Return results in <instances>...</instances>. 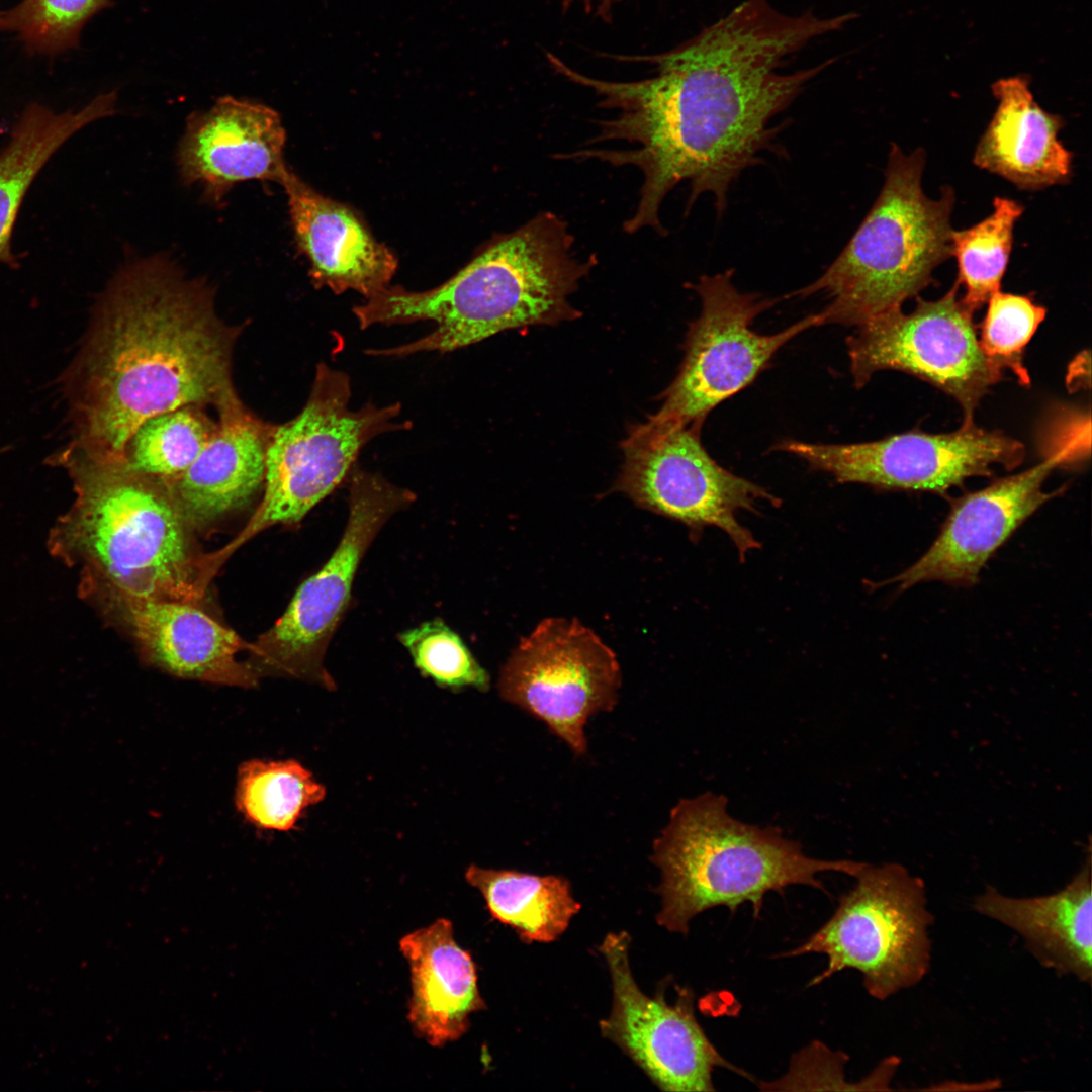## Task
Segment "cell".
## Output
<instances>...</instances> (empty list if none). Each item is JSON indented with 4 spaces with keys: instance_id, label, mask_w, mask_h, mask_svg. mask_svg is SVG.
<instances>
[{
    "instance_id": "obj_1",
    "label": "cell",
    "mask_w": 1092,
    "mask_h": 1092,
    "mask_svg": "<svg viewBox=\"0 0 1092 1092\" xmlns=\"http://www.w3.org/2000/svg\"><path fill=\"white\" fill-rule=\"evenodd\" d=\"M850 15L820 18L811 11L791 16L767 0H745L693 38L665 53L620 57L655 65L653 77L631 82L583 75L552 53L556 73L592 89L599 107L616 111L598 122L588 144L624 141L631 149L584 148L559 159L599 160L633 166L643 182L634 214L624 230L651 228L665 235L660 206L679 183L691 186L687 209L704 193L721 215L731 184L771 150L778 128L769 120L785 110L831 59L791 74L777 70L813 38L840 29Z\"/></svg>"
},
{
    "instance_id": "obj_2",
    "label": "cell",
    "mask_w": 1092,
    "mask_h": 1092,
    "mask_svg": "<svg viewBox=\"0 0 1092 1092\" xmlns=\"http://www.w3.org/2000/svg\"><path fill=\"white\" fill-rule=\"evenodd\" d=\"M240 329L215 312L213 291L162 256L120 269L93 305L80 347L60 377L71 444L124 461L147 419L214 404L232 390Z\"/></svg>"
},
{
    "instance_id": "obj_3",
    "label": "cell",
    "mask_w": 1092,
    "mask_h": 1092,
    "mask_svg": "<svg viewBox=\"0 0 1092 1092\" xmlns=\"http://www.w3.org/2000/svg\"><path fill=\"white\" fill-rule=\"evenodd\" d=\"M46 463L66 471L75 495L50 529L48 548L78 570L83 599L118 593L201 603L211 579L206 554L162 478L70 442Z\"/></svg>"
},
{
    "instance_id": "obj_4",
    "label": "cell",
    "mask_w": 1092,
    "mask_h": 1092,
    "mask_svg": "<svg viewBox=\"0 0 1092 1092\" xmlns=\"http://www.w3.org/2000/svg\"><path fill=\"white\" fill-rule=\"evenodd\" d=\"M567 222L544 211L518 229L494 236L462 269L439 286L411 291L388 286L353 308L361 329L432 321L429 334L374 356L448 353L500 332L554 325L580 316L569 302L597 264L574 252Z\"/></svg>"
},
{
    "instance_id": "obj_5",
    "label": "cell",
    "mask_w": 1092,
    "mask_h": 1092,
    "mask_svg": "<svg viewBox=\"0 0 1092 1092\" xmlns=\"http://www.w3.org/2000/svg\"><path fill=\"white\" fill-rule=\"evenodd\" d=\"M727 804L711 792L680 800L653 842L651 859L661 872L656 919L670 932L687 935L693 918L719 906L734 913L750 903L759 917L767 893L792 885L823 890L820 873L854 877L863 864L812 858L778 828L733 818Z\"/></svg>"
},
{
    "instance_id": "obj_6",
    "label": "cell",
    "mask_w": 1092,
    "mask_h": 1092,
    "mask_svg": "<svg viewBox=\"0 0 1092 1092\" xmlns=\"http://www.w3.org/2000/svg\"><path fill=\"white\" fill-rule=\"evenodd\" d=\"M925 153L891 147L881 192L848 244L811 284L790 293L828 300L823 325L860 326L901 309L928 286L934 269L951 256L954 191L938 199L922 188Z\"/></svg>"
},
{
    "instance_id": "obj_7",
    "label": "cell",
    "mask_w": 1092,
    "mask_h": 1092,
    "mask_svg": "<svg viewBox=\"0 0 1092 1092\" xmlns=\"http://www.w3.org/2000/svg\"><path fill=\"white\" fill-rule=\"evenodd\" d=\"M351 382L326 363L316 366L307 401L287 423L276 426L265 460L261 503L243 531L208 554L217 571L249 539L275 525H296L346 478L361 450L375 437L405 429L399 403L350 407Z\"/></svg>"
},
{
    "instance_id": "obj_8",
    "label": "cell",
    "mask_w": 1092,
    "mask_h": 1092,
    "mask_svg": "<svg viewBox=\"0 0 1092 1092\" xmlns=\"http://www.w3.org/2000/svg\"><path fill=\"white\" fill-rule=\"evenodd\" d=\"M853 878L856 883L832 916L783 957L824 954L827 967L809 986L854 969L867 992L885 1000L919 983L929 970L932 915L924 883L898 863H863Z\"/></svg>"
},
{
    "instance_id": "obj_9",
    "label": "cell",
    "mask_w": 1092,
    "mask_h": 1092,
    "mask_svg": "<svg viewBox=\"0 0 1092 1092\" xmlns=\"http://www.w3.org/2000/svg\"><path fill=\"white\" fill-rule=\"evenodd\" d=\"M415 499V492L378 473L353 472L347 522L336 548L298 586L282 616L250 645L248 663L258 676L292 677L336 689L325 658L350 605L360 564L384 525Z\"/></svg>"
},
{
    "instance_id": "obj_10",
    "label": "cell",
    "mask_w": 1092,
    "mask_h": 1092,
    "mask_svg": "<svg viewBox=\"0 0 1092 1092\" xmlns=\"http://www.w3.org/2000/svg\"><path fill=\"white\" fill-rule=\"evenodd\" d=\"M701 429L650 417L632 427L621 445L624 462L615 489L695 533L705 527L721 529L744 560L760 544L739 523L738 514L755 512L761 500L777 507L781 499L718 464L701 442Z\"/></svg>"
},
{
    "instance_id": "obj_11",
    "label": "cell",
    "mask_w": 1092,
    "mask_h": 1092,
    "mask_svg": "<svg viewBox=\"0 0 1092 1092\" xmlns=\"http://www.w3.org/2000/svg\"><path fill=\"white\" fill-rule=\"evenodd\" d=\"M733 273L728 269L703 275L691 285L700 297L701 312L689 325L684 360L662 394L661 407L650 416L653 420L703 427L709 413L750 385L785 344L823 325L816 313L776 334L755 332L753 321L778 300L739 291L732 283Z\"/></svg>"
},
{
    "instance_id": "obj_12",
    "label": "cell",
    "mask_w": 1092,
    "mask_h": 1092,
    "mask_svg": "<svg viewBox=\"0 0 1092 1092\" xmlns=\"http://www.w3.org/2000/svg\"><path fill=\"white\" fill-rule=\"evenodd\" d=\"M959 287L956 282L933 301L917 297L910 313L897 309L858 326L846 339L854 386L861 388L881 370L905 372L954 398L963 422L973 421L1004 368L981 349L974 312L959 299Z\"/></svg>"
},
{
    "instance_id": "obj_13",
    "label": "cell",
    "mask_w": 1092,
    "mask_h": 1092,
    "mask_svg": "<svg viewBox=\"0 0 1092 1092\" xmlns=\"http://www.w3.org/2000/svg\"><path fill=\"white\" fill-rule=\"evenodd\" d=\"M620 685L616 654L596 633L576 619L547 618L513 650L497 687L580 755L586 722L614 708Z\"/></svg>"
},
{
    "instance_id": "obj_14",
    "label": "cell",
    "mask_w": 1092,
    "mask_h": 1092,
    "mask_svg": "<svg viewBox=\"0 0 1092 1092\" xmlns=\"http://www.w3.org/2000/svg\"><path fill=\"white\" fill-rule=\"evenodd\" d=\"M774 451L804 460L811 469L833 475L839 483H860L879 489L922 490L945 494L971 478L990 476L995 465L1019 466L1024 445L997 430L963 422L953 432L918 430L854 444L808 443L784 439Z\"/></svg>"
},
{
    "instance_id": "obj_15",
    "label": "cell",
    "mask_w": 1092,
    "mask_h": 1092,
    "mask_svg": "<svg viewBox=\"0 0 1092 1092\" xmlns=\"http://www.w3.org/2000/svg\"><path fill=\"white\" fill-rule=\"evenodd\" d=\"M630 937L610 933L600 945L613 984V1007L600 1022L602 1034L619 1045L664 1091H714L713 1072L724 1068L752 1080L709 1040L694 1011V993L681 988L674 1003L664 992L647 996L629 965Z\"/></svg>"
},
{
    "instance_id": "obj_16",
    "label": "cell",
    "mask_w": 1092,
    "mask_h": 1092,
    "mask_svg": "<svg viewBox=\"0 0 1092 1092\" xmlns=\"http://www.w3.org/2000/svg\"><path fill=\"white\" fill-rule=\"evenodd\" d=\"M1089 455L1090 441L1074 440L1045 451L1043 460L1033 467L954 499L931 546L891 581L900 589L927 581L977 583L992 555L1043 504L1063 492L1065 487L1042 490L1055 468Z\"/></svg>"
},
{
    "instance_id": "obj_17",
    "label": "cell",
    "mask_w": 1092,
    "mask_h": 1092,
    "mask_svg": "<svg viewBox=\"0 0 1092 1092\" xmlns=\"http://www.w3.org/2000/svg\"><path fill=\"white\" fill-rule=\"evenodd\" d=\"M120 623L145 661L177 677L253 688L259 678L238 659L250 645L200 603L110 593L91 602Z\"/></svg>"
},
{
    "instance_id": "obj_18",
    "label": "cell",
    "mask_w": 1092,
    "mask_h": 1092,
    "mask_svg": "<svg viewBox=\"0 0 1092 1092\" xmlns=\"http://www.w3.org/2000/svg\"><path fill=\"white\" fill-rule=\"evenodd\" d=\"M285 141L274 109L223 96L208 110L188 118L178 146L179 173L185 184L201 186L208 201L219 203L241 182L280 184L289 170L284 161Z\"/></svg>"
},
{
    "instance_id": "obj_19",
    "label": "cell",
    "mask_w": 1092,
    "mask_h": 1092,
    "mask_svg": "<svg viewBox=\"0 0 1092 1092\" xmlns=\"http://www.w3.org/2000/svg\"><path fill=\"white\" fill-rule=\"evenodd\" d=\"M216 408V431L196 460L163 479L193 532L210 529L263 487L266 451L276 427L251 414L235 389Z\"/></svg>"
},
{
    "instance_id": "obj_20",
    "label": "cell",
    "mask_w": 1092,
    "mask_h": 1092,
    "mask_svg": "<svg viewBox=\"0 0 1092 1092\" xmlns=\"http://www.w3.org/2000/svg\"><path fill=\"white\" fill-rule=\"evenodd\" d=\"M299 251L317 287L365 299L388 287L397 259L348 206L322 195L288 170L280 183Z\"/></svg>"
},
{
    "instance_id": "obj_21",
    "label": "cell",
    "mask_w": 1092,
    "mask_h": 1092,
    "mask_svg": "<svg viewBox=\"0 0 1092 1092\" xmlns=\"http://www.w3.org/2000/svg\"><path fill=\"white\" fill-rule=\"evenodd\" d=\"M399 949L411 973L407 1020L414 1033L442 1048L469 1029L470 1015L485 1009L471 954L455 940L446 918L404 935Z\"/></svg>"
},
{
    "instance_id": "obj_22",
    "label": "cell",
    "mask_w": 1092,
    "mask_h": 1092,
    "mask_svg": "<svg viewBox=\"0 0 1092 1092\" xmlns=\"http://www.w3.org/2000/svg\"><path fill=\"white\" fill-rule=\"evenodd\" d=\"M992 91L998 105L973 163L1023 190L1068 183L1073 155L1058 139L1064 119L1036 103L1026 77L998 80Z\"/></svg>"
},
{
    "instance_id": "obj_23",
    "label": "cell",
    "mask_w": 1092,
    "mask_h": 1092,
    "mask_svg": "<svg viewBox=\"0 0 1092 1092\" xmlns=\"http://www.w3.org/2000/svg\"><path fill=\"white\" fill-rule=\"evenodd\" d=\"M1085 863L1062 890L1045 896L1013 898L992 887L975 900L981 915L1016 931L1044 966L1090 982L1092 896L1090 846Z\"/></svg>"
},
{
    "instance_id": "obj_24",
    "label": "cell",
    "mask_w": 1092,
    "mask_h": 1092,
    "mask_svg": "<svg viewBox=\"0 0 1092 1092\" xmlns=\"http://www.w3.org/2000/svg\"><path fill=\"white\" fill-rule=\"evenodd\" d=\"M116 92L95 97L79 110L56 112L27 105L0 151V264L19 266L11 243L14 226L32 183L55 153L86 125L115 112Z\"/></svg>"
},
{
    "instance_id": "obj_25",
    "label": "cell",
    "mask_w": 1092,
    "mask_h": 1092,
    "mask_svg": "<svg viewBox=\"0 0 1092 1092\" xmlns=\"http://www.w3.org/2000/svg\"><path fill=\"white\" fill-rule=\"evenodd\" d=\"M465 879L482 894L491 916L514 928L525 942L555 940L580 909L569 882L559 876L471 864Z\"/></svg>"
},
{
    "instance_id": "obj_26",
    "label": "cell",
    "mask_w": 1092,
    "mask_h": 1092,
    "mask_svg": "<svg viewBox=\"0 0 1092 1092\" xmlns=\"http://www.w3.org/2000/svg\"><path fill=\"white\" fill-rule=\"evenodd\" d=\"M327 791L295 760L244 762L239 769L235 801L242 816L265 830L289 831Z\"/></svg>"
},
{
    "instance_id": "obj_27",
    "label": "cell",
    "mask_w": 1092,
    "mask_h": 1092,
    "mask_svg": "<svg viewBox=\"0 0 1092 1092\" xmlns=\"http://www.w3.org/2000/svg\"><path fill=\"white\" fill-rule=\"evenodd\" d=\"M1024 207L1018 201L995 197L993 212L977 224L951 232V256L958 262L957 282L965 287L964 303L982 308L1000 291L1013 243V229Z\"/></svg>"
},
{
    "instance_id": "obj_28",
    "label": "cell",
    "mask_w": 1092,
    "mask_h": 1092,
    "mask_svg": "<svg viewBox=\"0 0 1092 1092\" xmlns=\"http://www.w3.org/2000/svg\"><path fill=\"white\" fill-rule=\"evenodd\" d=\"M217 422L200 405H185L153 416L132 433L124 463L133 471L168 479L185 471L213 437Z\"/></svg>"
},
{
    "instance_id": "obj_29",
    "label": "cell",
    "mask_w": 1092,
    "mask_h": 1092,
    "mask_svg": "<svg viewBox=\"0 0 1092 1092\" xmlns=\"http://www.w3.org/2000/svg\"><path fill=\"white\" fill-rule=\"evenodd\" d=\"M113 0H21L0 11V30L14 32L31 54L56 55L79 47L81 31Z\"/></svg>"
},
{
    "instance_id": "obj_30",
    "label": "cell",
    "mask_w": 1092,
    "mask_h": 1092,
    "mask_svg": "<svg viewBox=\"0 0 1092 1092\" xmlns=\"http://www.w3.org/2000/svg\"><path fill=\"white\" fill-rule=\"evenodd\" d=\"M421 674L451 691H487L490 678L461 637L435 618L398 634Z\"/></svg>"
},
{
    "instance_id": "obj_31",
    "label": "cell",
    "mask_w": 1092,
    "mask_h": 1092,
    "mask_svg": "<svg viewBox=\"0 0 1092 1092\" xmlns=\"http://www.w3.org/2000/svg\"><path fill=\"white\" fill-rule=\"evenodd\" d=\"M1046 309L1029 297L995 292L981 324L979 343L986 356L1010 369L1024 386L1030 377L1023 366L1026 345L1045 318Z\"/></svg>"
},
{
    "instance_id": "obj_32",
    "label": "cell",
    "mask_w": 1092,
    "mask_h": 1092,
    "mask_svg": "<svg viewBox=\"0 0 1092 1092\" xmlns=\"http://www.w3.org/2000/svg\"><path fill=\"white\" fill-rule=\"evenodd\" d=\"M622 0H562V7L567 9L573 3L580 2L587 13L593 12L595 16L608 22L612 18L613 9Z\"/></svg>"
}]
</instances>
